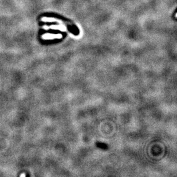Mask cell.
Wrapping results in <instances>:
<instances>
[{
    "label": "cell",
    "mask_w": 177,
    "mask_h": 177,
    "mask_svg": "<svg viewBox=\"0 0 177 177\" xmlns=\"http://www.w3.org/2000/svg\"><path fill=\"white\" fill-rule=\"evenodd\" d=\"M60 35H53V34H45L42 36V38L43 39H52L55 38H60Z\"/></svg>",
    "instance_id": "1"
}]
</instances>
